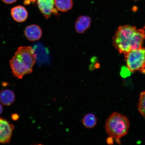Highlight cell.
Masks as SVG:
<instances>
[{"label":"cell","mask_w":145,"mask_h":145,"mask_svg":"<svg viewBox=\"0 0 145 145\" xmlns=\"http://www.w3.org/2000/svg\"><path fill=\"white\" fill-rule=\"evenodd\" d=\"M145 39L144 29L130 25L119 27L113 38V44L120 54H125L142 48Z\"/></svg>","instance_id":"cell-1"},{"label":"cell","mask_w":145,"mask_h":145,"mask_svg":"<svg viewBox=\"0 0 145 145\" xmlns=\"http://www.w3.org/2000/svg\"><path fill=\"white\" fill-rule=\"evenodd\" d=\"M37 58V54L32 47H20L10 62L14 76L22 79L26 74L31 73Z\"/></svg>","instance_id":"cell-2"},{"label":"cell","mask_w":145,"mask_h":145,"mask_svg":"<svg viewBox=\"0 0 145 145\" xmlns=\"http://www.w3.org/2000/svg\"><path fill=\"white\" fill-rule=\"evenodd\" d=\"M129 125V121L125 116L114 112L107 119L105 128L110 137L119 139L127 134Z\"/></svg>","instance_id":"cell-3"},{"label":"cell","mask_w":145,"mask_h":145,"mask_svg":"<svg viewBox=\"0 0 145 145\" xmlns=\"http://www.w3.org/2000/svg\"><path fill=\"white\" fill-rule=\"evenodd\" d=\"M127 67L131 72L145 74V48L131 51L124 55Z\"/></svg>","instance_id":"cell-4"},{"label":"cell","mask_w":145,"mask_h":145,"mask_svg":"<svg viewBox=\"0 0 145 145\" xmlns=\"http://www.w3.org/2000/svg\"><path fill=\"white\" fill-rule=\"evenodd\" d=\"M14 126L6 120L0 118V143H10L14 129Z\"/></svg>","instance_id":"cell-5"},{"label":"cell","mask_w":145,"mask_h":145,"mask_svg":"<svg viewBox=\"0 0 145 145\" xmlns=\"http://www.w3.org/2000/svg\"><path fill=\"white\" fill-rule=\"evenodd\" d=\"M38 7L46 19L52 14L57 15V9L54 7V0H37Z\"/></svg>","instance_id":"cell-6"},{"label":"cell","mask_w":145,"mask_h":145,"mask_svg":"<svg viewBox=\"0 0 145 145\" xmlns=\"http://www.w3.org/2000/svg\"><path fill=\"white\" fill-rule=\"evenodd\" d=\"M24 34L28 40L35 41L41 39L42 36V31L39 26L32 24L29 25L25 28Z\"/></svg>","instance_id":"cell-7"},{"label":"cell","mask_w":145,"mask_h":145,"mask_svg":"<svg viewBox=\"0 0 145 145\" xmlns=\"http://www.w3.org/2000/svg\"><path fill=\"white\" fill-rule=\"evenodd\" d=\"M11 15L14 21L18 22H24L28 17V12L25 7L18 5L11 10Z\"/></svg>","instance_id":"cell-8"},{"label":"cell","mask_w":145,"mask_h":145,"mask_svg":"<svg viewBox=\"0 0 145 145\" xmlns=\"http://www.w3.org/2000/svg\"><path fill=\"white\" fill-rule=\"evenodd\" d=\"M91 24V19L87 16H80L78 18L75 23V28L78 33L82 34L89 28Z\"/></svg>","instance_id":"cell-9"},{"label":"cell","mask_w":145,"mask_h":145,"mask_svg":"<svg viewBox=\"0 0 145 145\" xmlns=\"http://www.w3.org/2000/svg\"><path fill=\"white\" fill-rule=\"evenodd\" d=\"M15 99V95L12 90H3L0 93V102L4 106H10L13 104Z\"/></svg>","instance_id":"cell-10"},{"label":"cell","mask_w":145,"mask_h":145,"mask_svg":"<svg viewBox=\"0 0 145 145\" xmlns=\"http://www.w3.org/2000/svg\"><path fill=\"white\" fill-rule=\"evenodd\" d=\"M54 4L57 10L66 12L71 9L73 2L72 0H54Z\"/></svg>","instance_id":"cell-11"},{"label":"cell","mask_w":145,"mask_h":145,"mask_svg":"<svg viewBox=\"0 0 145 145\" xmlns=\"http://www.w3.org/2000/svg\"><path fill=\"white\" fill-rule=\"evenodd\" d=\"M97 119L95 115L92 113H88L83 118L82 124L87 128L91 129L95 127L97 124Z\"/></svg>","instance_id":"cell-12"},{"label":"cell","mask_w":145,"mask_h":145,"mask_svg":"<svg viewBox=\"0 0 145 145\" xmlns=\"http://www.w3.org/2000/svg\"><path fill=\"white\" fill-rule=\"evenodd\" d=\"M139 111L145 119V91L141 92L138 104Z\"/></svg>","instance_id":"cell-13"},{"label":"cell","mask_w":145,"mask_h":145,"mask_svg":"<svg viewBox=\"0 0 145 145\" xmlns=\"http://www.w3.org/2000/svg\"><path fill=\"white\" fill-rule=\"evenodd\" d=\"M131 72L127 67L123 66L121 69L120 75L123 78H126L131 75Z\"/></svg>","instance_id":"cell-14"},{"label":"cell","mask_w":145,"mask_h":145,"mask_svg":"<svg viewBox=\"0 0 145 145\" xmlns=\"http://www.w3.org/2000/svg\"><path fill=\"white\" fill-rule=\"evenodd\" d=\"M17 0H2L3 3L7 4H12L15 3Z\"/></svg>","instance_id":"cell-15"},{"label":"cell","mask_w":145,"mask_h":145,"mask_svg":"<svg viewBox=\"0 0 145 145\" xmlns=\"http://www.w3.org/2000/svg\"><path fill=\"white\" fill-rule=\"evenodd\" d=\"M12 119L14 121L18 120L19 118V116L17 114H14L12 115Z\"/></svg>","instance_id":"cell-16"},{"label":"cell","mask_w":145,"mask_h":145,"mask_svg":"<svg viewBox=\"0 0 145 145\" xmlns=\"http://www.w3.org/2000/svg\"><path fill=\"white\" fill-rule=\"evenodd\" d=\"M106 141L108 144H113V138H112V137H110L107 139Z\"/></svg>","instance_id":"cell-17"},{"label":"cell","mask_w":145,"mask_h":145,"mask_svg":"<svg viewBox=\"0 0 145 145\" xmlns=\"http://www.w3.org/2000/svg\"><path fill=\"white\" fill-rule=\"evenodd\" d=\"M3 111V107L0 104V115L2 113Z\"/></svg>","instance_id":"cell-18"},{"label":"cell","mask_w":145,"mask_h":145,"mask_svg":"<svg viewBox=\"0 0 145 145\" xmlns=\"http://www.w3.org/2000/svg\"><path fill=\"white\" fill-rule=\"evenodd\" d=\"M3 86H8V83L6 82H3L2 83Z\"/></svg>","instance_id":"cell-19"},{"label":"cell","mask_w":145,"mask_h":145,"mask_svg":"<svg viewBox=\"0 0 145 145\" xmlns=\"http://www.w3.org/2000/svg\"><path fill=\"white\" fill-rule=\"evenodd\" d=\"M144 31H145V26L144 27Z\"/></svg>","instance_id":"cell-20"},{"label":"cell","mask_w":145,"mask_h":145,"mask_svg":"<svg viewBox=\"0 0 145 145\" xmlns=\"http://www.w3.org/2000/svg\"><path fill=\"white\" fill-rule=\"evenodd\" d=\"M134 1H139V0H134Z\"/></svg>","instance_id":"cell-21"}]
</instances>
